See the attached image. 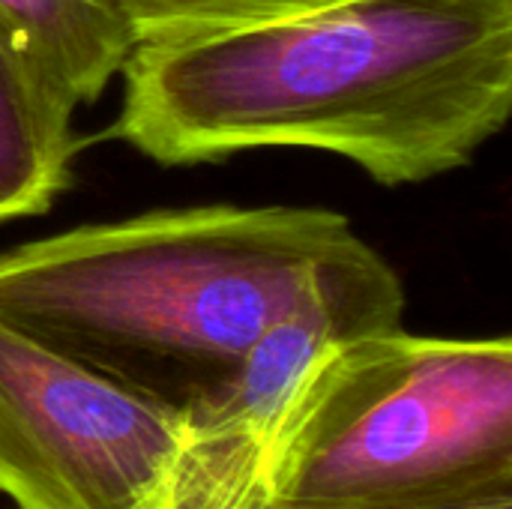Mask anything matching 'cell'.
<instances>
[{"mask_svg":"<svg viewBox=\"0 0 512 509\" xmlns=\"http://www.w3.org/2000/svg\"><path fill=\"white\" fill-rule=\"evenodd\" d=\"M0 27L39 87L69 114L96 102L138 48L117 0H0Z\"/></svg>","mask_w":512,"mask_h":509,"instance_id":"obj_6","label":"cell"},{"mask_svg":"<svg viewBox=\"0 0 512 509\" xmlns=\"http://www.w3.org/2000/svg\"><path fill=\"white\" fill-rule=\"evenodd\" d=\"M264 509H285L279 504H270ZM456 509H512V498H495V501H480V504H468V507H456Z\"/></svg>","mask_w":512,"mask_h":509,"instance_id":"obj_9","label":"cell"},{"mask_svg":"<svg viewBox=\"0 0 512 509\" xmlns=\"http://www.w3.org/2000/svg\"><path fill=\"white\" fill-rule=\"evenodd\" d=\"M512 498V342L414 336L342 348L285 453V509H456Z\"/></svg>","mask_w":512,"mask_h":509,"instance_id":"obj_3","label":"cell"},{"mask_svg":"<svg viewBox=\"0 0 512 509\" xmlns=\"http://www.w3.org/2000/svg\"><path fill=\"white\" fill-rule=\"evenodd\" d=\"M402 312V279L381 252L357 234L330 252L234 375L183 411L162 509L270 507L321 369L351 342L402 327Z\"/></svg>","mask_w":512,"mask_h":509,"instance_id":"obj_4","label":"cell"},{"mask_svg":"<svg viewBox=\"0 0 512 509\" xmlns=\"http://www.w3.org/2000/svg\"><path fill=\"white\" fill-rule=\"evenodd\" d=\"M72 114L30 75L0 27V225L45 213L69 186Z\"/></svg>","mask_w":512,"mask_h":509,"instance_id":"obj_7","label":"cell"},{"mask_svg":"<svg viewBox=\"0 0 512 509\" xmlns=\"http://www.w3.org/2000/svg\"><path fill=\"white\" fill-rule=\"evenodd\" d=\"M183 411L0 321V498L12 509H162Z\"/></svg>","mask_w":512,"mask_h":509,"instance_id":"obj_5","label":"cell"},{"mask_svg":"<svg viewBox=\"0 0 512 509\" xmlns=\"http://www.w3.org/2000/svg\"><path fill=\"white\" fill-rule=\"evenodd\" d=\"M138 45H168L195 36L261 24L321 0H117Z\"/></svg>","mask_w":512,"mask_h":509,"instance_id":"obj_8","label":"cell"},{"mask_svg":"<svg viewBox=\"0 0 512 509\" xmlns=\"http://www.w3.org/2000/svg\"><path fill=\"white\" fill-rule=\"evenodd\" d=\"M114 135L162 165L336 153L384 186L450 174L512 108V0H321L138 45Z\"/></svg>","mask_w":512,"mask_h":509,"instance_id":"obj_1","label":"cell"},{"mask_svg":"<svg viewBox=\"0 0 512 509\" xmlns=\"http://www.w3.org/2000/svg\"><path fill=\"white\" fill-rule=\"evenodd\" d=\"M354 228L327 207H174L0 252V321L174 411L216 393Z\"/></svg>","mask_w":512,"mask_h":509,"instance_id":"obj_2","label":"cell"}]
</instances>
